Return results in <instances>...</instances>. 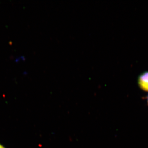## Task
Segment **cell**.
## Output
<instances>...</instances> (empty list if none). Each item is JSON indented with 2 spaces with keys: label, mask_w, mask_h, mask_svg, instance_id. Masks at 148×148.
<instances>
[{
  "label": "cell",
  "mask_w": 148,
  "mask_h": 148,
  "mask_svg": "<svg viewBox=\"0 0 148 148\" xmlns=\"http://www.w3.org/2000/svg\"><path fill=\"white\" fill-rule=\"evenodd\" d=\"M139 87L144 91L148 92V71L141 74L138 78Z\"/></svg>",
  "instance_id": "1"
},
{
  "label": "cell",
  "mask_w": 148,
  "mask_h": 148,
  "mask_svg": "<svg viewBox=\"0 0 148 148\" xmlns=\"http://www.w3.org/2000/svg\"><path fill=\"white\" fill-rule=\"evenodd\" d=\"M0 148H6L5 147H4L2 145L0 144Z\"/></svg>",
  "instance_id": "2"
},
{
  "label": "cell",
  "mask_w": 148,
  "mask_h": 148,
  "mask_svg": "<svg viewBox=\"0 0 148 148\" xmlns=\"http://www.w3.org/2000/svg\"><path fill=\"white\" fill-rule=\"evenodd\" d=\"M147 103H148V96L147 97Z\"/></svg>",
  "instance_id": "3"
}]
</instances>
